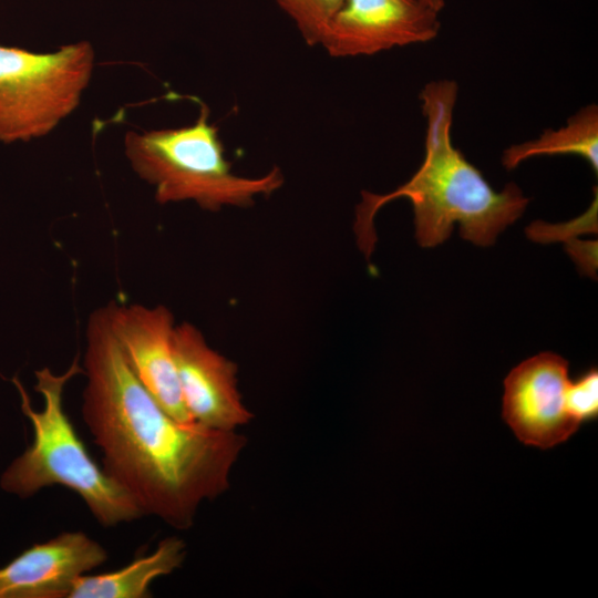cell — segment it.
<instances>
[{
	"instance_id": "obj_14",
	"label": "cell",
	"mask_w": 598,
	"mask_h": 598,
	"mask_svg": "<svg viewBox=\"0 0 598 598\" xmlns=\"http://www.w3.org/2000/svg\"><path fill=\"white\" fill-rule=\"evenodd\" d=\"M567 404L573 417L581 425L598 415V371L591 368L570 382Z\"/></svg>"
},
{
	"instance_id": "obj_1",
	"label": "cell",
	"mask_w": 598,
	"mask_h": 598,
	"mask_svg": "<svg viewBox=\"0 0 598 598\" xmlns=\"http://www.w3.org/2000/svg\"><path fill=\"white\" fill-rule=\"evenodd\" d=\"M83 372L82 417L103 470L144 515L189 528L200 504L229 488L246 437L169 415L124 358L105 306L89 319Z\"/></svg>"
},
{
	"instance_id": "obj_7",
	"label": "cell",
	"mask_w": 598,
	"mask_h": 598,
	"mask_svg": "<svg viewBox=\"0 0 598 598\" xmlns=\"http://www.w3.org/2000/svg\"><path fill=\"white\" fill-rule=\"evenodd\" d=\"M439 11L422 0H344L320 45L329 55H371L435 39Z\"/></svg>"
},
{
	"instance_id": "obj_5",
	"label": "cell",
	"mask_w": 598,
	"mask_h": 598,
	"mask_svg": "<svg viewBox=\"0 0 598 598\" xmlns=\"http://www.w3.org/2000/svg\"><path fill=\"white\" fill-rule=\"evenodd\" d=\"M87 41L37 53L0 45V142L39 138L79 105L94 69Z\"/></svg>"
},
{
	"instance_id": "obj_13",
	"label": "cell",
	"mask_w": 598,
	"mask_h": 598,
	"mask_svg": "<svg viewBox=\"0 0 598 598\" xmlns=\"http://www.w3.org/2000/svg\"><path fill=\"white\" fill-rule=\"evenodd\" d=\"M279 8L293 21L309 45L321 39L344 0H276Z\"/></svg>"
},
{
	"instance_id": "obj_4",
	"label": "cell",
	"mask_w": 598,
	"mask_h": 598,
	"mask_svg": "<svg viewBox=\"0 0 598 598\" xmlns=\"http://www.w3.org/2000/svg\"><path fill=\"white\" fill-rule=\"evenodd\" d=\"M208 118L209 109L200 102L194 124L126 133L125 155L133 171L154 188L157 203L194 202L217 212L226 206H250L256 197L282 186L278 167L259 177L235 174L218 128Z\"/></svg>"
},
{
	"instance_id": "obj_12",
	"label": "cell",
	"mask_w": 598,
	"mask_h": 598,
	"mask_svg": "<svg viewBox=\"0 0 598 598\" xmlns=\"http://www.w3.org/2000/svg\"><path fill=\"white\" fill-rule=\"evenodd\" d=\"M574 154L587 159L598 172V107L589 104L569 117L566 126L547 128L543 134L522 144L512 145L503 154L507 169L539 155Z\"/></svg>"
},
{
	"instance_id": "obj_3",
	"label": "cell",
	"mask_w": 598,
	"mask_h": 598,
	"mask_svg": "<svg viewBox=\"0 0 598 598\" xmlns=\"http://www.w3.org/2000/svg\"><path fill=\"white\" fill-rule=\"evenodd\" d=\"M82 372L78 358L63 373L58 374L50 368L37 370L34 389L43 398L40 411L33 409L25 389L13 378L21 410L33 427V441L3 472L0 485L23 498L44 487L62 485L83 499L102 526L130 523L144 515L142 509L91 458L63 408L66 383Z\"/></svg>"
},
{
	"instance_id": "obj_8",
	"label": "cell",
	"mask_w": 598,
	"mask_h": 598,
	"mask_svg": "<svg viewBox=\"0 0 598 598\" xmlns=\"http://www.w3.org/2000/svg\"><path fill=\"white\" fill-rule=\"evenodd\" d=\"M173 348L182 399L195 423L235 431L254 417L241 402L237 364L210 348L197 327L176 324Z\"/></svg>"
},
{
	"instance_id": "obj_10",
	"label": "cell",
	"mask_w": 598,
	"mask_h": 598,
	"mask_svg": "<svg viewBox=\"0 0 598 598\" xmlns=\"http://www.w3.org/2000/svg\"><path fill=\"white\" fill-rule=\"evenodd\" d=\"M106 559L103 546L85 533H61L0 568V598H68L74 582Z\"/></svg>"
},
{
	"instance_id": "obj_11",
	"label": "cell",
	"mask_w": 598,
	"mask_h": 598,
	"mask_svg": "<svg viewBox=\"0 0 598 598\" xmlns=\"http://www.w3.org/2000/svg\"><path fill=\"white\" fill-rule=\"evenodd\" d=\"M185 556L186 546L181 538H164L153 553L136 558L118 570L81 576L68 598L150 597L152 581L181 568Z\"/></svg>"
},
{
	"instance_id": "obj_9",
	"label": "cell",
	"mask_w": 598,
	"mask_h": 598,
	"mask_svg": "<svg viewBox=\"0 0 598 598\" xmlns=\"http://www.w3.org/2000/svg\"><path fill=\"white\" fill-rule=\"evenodd\" d=\"M113 336L131 369L159 405L181 422H194L181 394L173 337L175 320L162 305L105 306Z\"/></svg>"
},
{
	"instance_id": "obj_15",
	"label": "cell",
	"mask_w": 598,
	"mask_h": 598,
	"mask_svg": "<svg viewBox=\"0 0 598 598\" xmlns=\"http://www.w3.org/2000/svg\"><path fill=\"white\" fill-rule=\"evenodd\" d=\"M422 1L425 2L426 4H429L430 7H432L433 9H435L439 12L445 6V0H422Z\"/></svg>"
},
{
	"instance_id": "obj_2",
	"label": "cell",
	"mask_w": 598,
	"mask_h": 598,
	"mask_svg": "<svg viewBox=\"0 0 598 598\" xmlns=\"http://www.w3.org/2000/svg\"><path fill=\"white\" fill-rule=\"evenodd\" d=\"M458 86L451 80L433 81L420 99L426 118L425 156L414 175L389 194L362 192L354 231L367 257L377 240L373 218L386 203L405 197L414 212L415 236L422 247L445 241L455 224L464 239L491 246L497 235L524 213L529 198L508 183L494 190L482 173L453 146L451 127Z\"/></svg>"
},
{
	"instance_id": "obj_6",
	"label": "cell",
	"mask_w": 598,
	"mask_h": 598,
	"mask_svg": "<svg viewBox=\"0 0 598 598\" xmlns=\"http://www.w3.org/2000/svg\"><path fill=\"white\" fill-rule=\"evenodd\" d=\"M568 367L560 355L543 352L519 363L504 380L502 416L523 444L547 450L581 426L567 404Z\"/></svg>"
}]
</instances>
